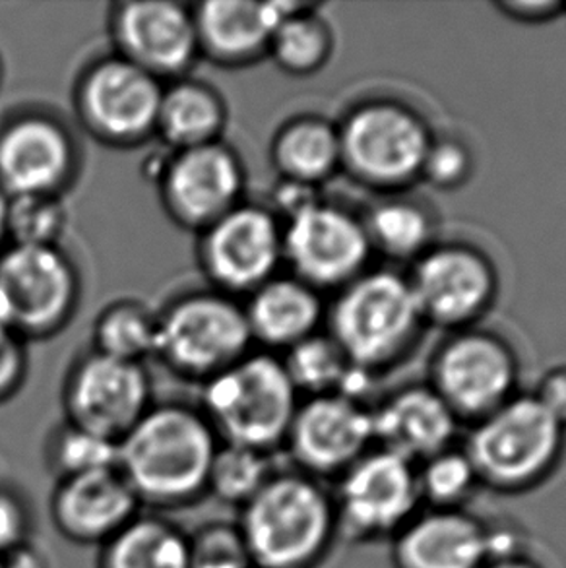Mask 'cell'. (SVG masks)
<instances>
[{"label":"cell","mask_w":566,"mask_h":568,"mask_svg":"<svg viewBox=\"0 0 566 568\" xmlns=\"http://www.w3.org/2000/svg\"><path fill=\"white\" fill-rule=\"evenodd\" d=\"M222 440L200 407L153 404L117 445V469L150 513H169L208 497Z\"/></svg>","instance_id":"1"},{"label":"cell","mask_w":566,"mask_h":568,"mask_svg":"<svg viewBox=\"0 0 566 568\" xmlns=\"http://www.w3.org/2000/svg\"><path fill=\"white\" fill-rule=\"evenodd\" d=\"M235 524L254 568H319L337 541L332 491L297 469H276Z\"/></svg>","instance_id":"2"},{"label":"cell","mask_w":566,"mask_h":568,"mask_svg":"<svg viewBox=\"0 0 566 568\" xmlns=\"http://www.w3.org/2000/svg\"><path fill=\"white\" fill-rule=\"evenodd\" d=\"M297 407L299 392L282 359L246 354L204 383L200 409L223 445L274 456L285 446Z\"/></svg>","instance_id":"3"},{"label":"cell","mask_w":566,"mask_h":568,"mask_svg":"<svg viewBox=\"0 0 566 568\" xmlns=\"http://www.w3.org/2000/svg\"><path fill=\"white\" fill-rule=\"evenodd\" d=\"M565 433L536 396H513L475 423L464 450L482 487L520 495L553 476L565 450Z\"/></svg>","instance_id":"4"},{"label":"cell","mask_w":566,"mask_h":568,"mask_svg":"<svg viewBox=\"0 0 566 568\" xmlns=\"http://www.w3.org/2000/svg\"><path fill=\"white\" fill-rule=\"evenodd\" d=\"M422 323L410 280L381 270L345 285L330 313V336L352 365L373 371L398 359Z\"/></svg>","instance_id":"5"},{"label":"cell","mask_w":566,"mask_h":568,"mask_svg":"<svg viewBox=\"0 0 566 568\" xmlns=\"http://www.w3.org/2000/svg\"><path fill=\"white\" fill-rule=\"evenodd\" d=\"M245 307L228 293H184L158 315L155 355L165 367L206 383L251 354Z\"/></svg>","instance_id":"6"},{"label":"cell","mask_w":566,"mask_h":568,"mask_svg":"<svg viewBox=\"0 0 566 568\" xmlns=\"http://www.w3.org/2000/svg\"><path fill=\"white\" fill-rule=\"evenodd\" d=\"M82 282L59 245H10L0 251V323L20 338H49L77 313Z\"/></svg>","instance_id":"7"},{"label":"cell","mask_w":566,"mask_h":568,"mask_svg":"<svg viewBox=\"0 0 566 568\" xmlns=\"http://www.w3.org/2000/svg\"><path fill=\"white\" fill-rule=\"evenodd\" d=\"M332 500L337 539L355 546L392 541L423 508L415 464L378 446L337 477Z\"/></svg>","instance_id":"8"},{"label":"cell","mask_w":566,"mask_h":568,"mask_svg":"<svg viewBox=\"0 0 566 568\" xmlns=\"http://www.w3.org/2000/svg\"><path fill=\"white\" fill-rule=\"evenodd\" d=\"M342 168L371 189H400L422 178L433 136L412 109L371 101L337 126Z\"/></svg>","instance_id":"9"},{"label":"cell","mask_w":566,"mask_h":568,"mask_svg":"<svg viewBox=\"0 0 566 568\" xmlns=\"http://www.w3.org/2000/svg\"><path fill=\"white\" fill-rule=\"evenodd\" d=\"M163 82L124 61L103 57L85 67L74 88V109L101 144L132 148L155 136Z\"/></svg>","instance_id":"10"},{"label":"cell","mask_w":566,"mask_h":568,"mask_svg":"<svg viewBox=\"0 0 566 568\" xmlns=\"http://www.w3.org/2000/svg\"><path fill=\"white\" fill-rule=\"evenodd\" d=\"M199 235L200 268L231 297L251 295L283 264V222L272 207L243 200Z\"/></svg>","instance_id":"11"},{"label":"cell","mask_w":566,"mask_h":568,"mask_svg":"<svg viewBox=\"0 0 566 568\" xmlns=\"http://www.w3.org/2000/svg\"><path fill=\"white\" fill-rule=\"evenodd\" d=\"M62 406L67 423L119 445L153 406L152 381L144 363L123 362L93 349L72 365Z\"/></svg>","instance_id":"12"},{"label":"cell","mask_w":566,"mask_h":568,"mask_svg":"<svg viewBox=\"0 0 566 568\" xmlns=\"http://www.w3.org/2000/svg\"><path fill=\"white\" fill-rule=\"evenodd\" d=\"M371 251L363 222L322 200L283 222V262L316 292L352 284Z\"/></svg>","instance_id":"13"},{"label":"cell","mask_w":566,"mask_h":568,"mask_svg":"<svg viewBox=\"0 0 566 568\" xmlns=\"http://www.w3.org/2000/svg\"><path fill=\"white\" fill-rule=\"evenodd\" d=\"M245 165L223 140L173 152L160 171V199L183 230H206L243 202Z\"/></svg>","instance_id":"14"},{"label":"cell","mask_w":566,"mask_h":568,"mask_svg":"<svg viewBox=\"0 0 566 568\" xmlns=\"http://www.w3.org/2000/svg\"><path fill=\"white\" fill-rule=\"evenodd\" d=\"M80 152L69 126L46 111L0 124V189L16 196H61L74 181Z\"/></svg>","instance_id":"15"},{"label":"cell","mask_w":566,"mask_h":568,"mask_svg":"<svg viewBox=\"0 0 566 568\" xmlns=\"http://www.w3.org/2000/svg\"><path fill=\"white\" fill-rule=\"evenodd\" d=\"M516 378V359L503 339L464 332L436 355L431 388L458 422L477 423L513 398Z\"/></svg>","instance_id":"16"},{"label":"cell","mask_w":566,"mask_h":568,"mask_svg":"<svg viewBox=\"0 0 566 568\" xmlns=\"http://www.w3.org/2000/svg\"><path fill=\"white\" fill-rule=\"evenodd\" d=\"M109 30L115 54L158 80H179L199 61L191 7L175 0H127L113 8Z\"/></svg>","instance_id":"17"},{"label":"cell","mask_w":566,"mask_h":568,"mask_svg":"<svg viewBox=\"0 0 566 568\" xmlns=\"http://www.w3.org/2000/svg\"><path fill=\"white\" fill-rule=\"evenodd\" d=\"M375 445L367 407L342 394L311 396L299 404L283 450L293 469L324 481L352 468Z\"/></svg>","instance_id":"18"},{"label":"cell","mask_w":566,"mask_h":568,"mask_svg":"<svg viewBox=\"0 0 566 568\" xmlns=\"http://www.w3.org/2000/svg\"><path fill=\"white\" fill-rule=\"evenodd\" d=\"M410 285L423 321L462 328L489 308L497 274L489 258L472 246H433L417 258Z\"/></svg>","instance_id":"19"},{"label":"cell","mask_w":566,"mask_h":568,"mask_svg":"<svg viewBox=\"0 0 566 568\" xmlns=\"http://www.w3.org/2000/svg\"><path fill=\"white\" fill-rule=\"evenodd\" d=\"M391 544L394 568H483L516 549L466 508H422Z\"/></svg>","instance_id":"20"},{"label":"cell","mask_w":566,"mask_h":568,"mask_svg":"<svg viewBox=\"0 0 566 568\" xmlns=\"http://www.w3.org/2000/svg\"><path fill=\"white\" fill-rule=\"evenodd\" d=\"M144 508L117 468L54 481L51 520L74 546L101 547Z\"/></svg>","instance_id":"21"},{"label":"cell","mask_w":566,"mask_h":568,"mask_svg":"<svg viewBox=\"0 0 566 568\" xmlns=\"http://www.w3.org/2000/svg\"><path fill=\"white\" fill-rule=\"evenodd\" d=\"M291 2L206 0L192 8L200 57L214 64L239 69L269 54L272 33Z\"/></svg>","instance_id":"22"},{"label":"cell","mask_w":566,"mask_h":568,"mask_svg":"<svg viewBox=\"0 0 566 568\" xmlns=\"http://www.w3.org/2000/svg\"><path fill=\"white\" fill-rule=\"evenodd\" d=\"M371 417L375 445L415 466L452 448L459 423L431 386L396 392Z\"/></svg>","instance_id":"23"},{"label":"cell","mask_w":566,"mask_h":568,"mask_svg":"<svg viewBox=\"0 0 566 568\" xmlns=\"http://www.w3.org/2000/svg\"><path fill=\"white\" fill-rule=\"evenodd\" d=\"M243 307L253 342L285 352L316 334L324 316L321 292L295 276L272 277Z\"/></svg>","instance_id":"24"},{"label":"cell","mask_w":566,"mask_h":568,"mask_svg":"<svg viewBox=\"0 0 566 568\" xmlns=\"http://www.w3.org/2000/svg\"><path fill=\"white\" fill-rule=\"evenodd\" d=\"M228 126V105L215 88L184 77L163 88L155 136L173 152L220 142Z\"/></svg>","instance_id":"25"},{"label":"cell","mask_w":566,"mask_h":568,"mask_svg":"<svg viewBox=\"0 0 566 568\" xmlns=\"http://www.w3.org/2000/svg\"><path fill=\"white\" fill-rule=\"evenodd\" d=\"M270 158L282 181L316 189L342 168L337 126L322 116H295L280 126Z\"/></svg>","instance_id":"26"},{"label":"cell","mask_w":566,"mask_h":568,"mask_svg":"<svg viewBox=\"0 0 566 568\" xmlns=\"http://www.w3.org/2000/svg\"><path fill=\"white\" fill-rule=\"evenodd\" d=\"M98 568H189V531L165 515L142 510L100 547Z\"/></svg>","instance_id":"27"},{"label":"cell","mask_w":566,"mask_h":568,"mask_svg":"<svg viewBox=\"0 0 566 568\" xmlns=\"http://www.w3.org/2000/svg\"><path fill=\"white\" fill-rule=\"evenodd\" d=\"M334 51L329 22L313 7L291 2L272 33L269 57L277 69L295 78L313 77L326 67Z\"/></svg>","instance_id":"28"},{"label":"cell","mask_w":566,"mask_h":568,"mask_svg":"<svg viewBox=\"0 0 566 568\" xmlns=\"http://www.w3.org/2000/svg\"><path fill=\"white\" fill-rule=\"evenodd\" d=\"M371 248L392 258H420L431 248L433 220L412 200H384L363 222Z\"/></svg>","instance_id":"29"},{"label":"cell","mask_w":566,"mask_h":568,"mask_svg":"<svg viewBox=\"0 0 566 568\" xmlns=\"http://www.w3.org/2000/svg\"><path fill=\"white\" fill-rule=\"evenodd\" d=\"M93 342L100 354L144 363L145 357L155 355L158 315L139 301H117L95 321Z\"/></svg>","instance_id":"30"},{"label":"cell","mask_w":566,"mask_h":568,"mask_svg":"<svg viewBox=\"0 0 566 568\" xmlns=\"http://www.w3.org/2000/svg\"><path fill=\"white\" fill-rule=\"evenodd\" d=\"M272 458L259 450L222 443L208 477V495L241 510L276 474Z\"/></svg>","instance_id":"31"},{"label":"cell","mask_w":566,"mask_h":568,"mask_svg":"<svg viewBox=\"0 0 566 568\" xmlns=\"http://www.w3.org/2000/svg\"><path fill=\"white\" fill-rule=\"evenodd\" d=\"M282 363L297 392H309L311 396L337 394L352 367L336 339L319 332L290 347Z\"/></svg>","instance_id":"32"},{"label":"cell","mask_w":566,"mask_h":568,"mask_svg":"<svg viewBox=\"0 0 566 568\" xmlns=\"http://www.w3.org/2000/svg\"><path fill=\"white\" fill-rule=\"evenodd\" d=\"M423 508H466L482 487L464 448H448L415 466Z\"/></svg>","instance_id":"33"},{"label":"cell","mask_w":566,"mask_h":568,"mask_svg":"<svg viewBox=\"0 0 566 568\" xmlns=\"http://www.w3.org/2000/svg\"><path fill=\"white\" fill-rule=\"evenodd\" d=\"M46 462L57 481L117 468V443L64 423L49 437Z\"/></svg>","instance_id":"34"},{"label":"cell","mask_w":566,"mask_h":568,"mask_svg":"<svg viewBox=\"0 0 566 568\" xmlns=\"http://www.w3.org/2000/svg\"><path fill=\"white\" fill-rule=\"evenodd\" d=\"M67 210L59 196H16L8 202L10 245H59Z\"/></svg>","instance_id":"35"},{"label":"cell","mask_w":566,"mask_h":568,"mask_svg":"<svg viewBox=\"0 0 566 568\" xmlns=\"http://www.w3.org/2000/svg\"><path fill=\"white\" fill-rule=\"evenodd\" d=\"M189 568H254L237 524L218 520L189 531Z\"/></svg>","instance_id":"36"},{"label":"cell","mask_w":566,"mask_h":568,"mask_svg":"<svg viewBox=\"0 0 566 568\" xmlns=\"http://www.w3.org/2000/svg\"><path fill=\"white\" fill-rule=\"evenodd\" d=\"M474 173V155L456 139H433L423 162L422 178L441 191L466 185Z\"/></svg>","instance_id":"37"},{"label":"cell","mask_w":566,"mask_h":568,"mask_svg":"<svg viewBox=\"0 0 566 568\" xmlns=\"http://www.w3.org/2000/svg\"><path fill=\"white\" fill-rule=\"evenodd\" d=\"M33 513L22 493L0 485V555L30 541Z\"/></svg>","instance_id":"38"},{"label":"cell","mask_w":566,"mask_h":568,"mask_svg":"<svg viewBox=\"0 0 566 568\" xmlns=\"http://www.w3.org/2000/svg\"><path fill=\"white\" fill-rule=\"evenodd\" d=\"M28 375L26 344L12 328L0 323V404L20 390Z\"/></svg>","instance_id":"39"},{"label":"cell","mask_w":566,"mask_h":568,"mask_svg":"<svg viewBox=\"0 0 566 568\" xmlns=\"http://www.w3.org/2000/svg\"><path fill=\"white\" fill-rule=\"evenodd\" d=\"M534 396L566 429V367L547 373Z\"/></svg>","instance_id":"40"},{"label":"cell","mask_w":566,"mask_h":568,"mask_svg":"<svg viewBox=\"0 0 566 568\" xmlns=\"http://www.w3.org/2000/svg\"><path fill=\"white\" fill-rule=\"evenodd\" d=\"M497 8L518 22L539 23L552 20L565 7L555 0H506L498 2Z\"/></svg>","instance_id":"41"},{"label":"cell","mask_w":566,"mask_h":568,"mask_svg":"<svg viewBox=\"0 0 566 568\" xmlns=\"http://www.w3.org/2000/svg\"><path fill=\"white\" fill-rule=\"evenodd\" d=\"M0 565L2 568H51L46 551L33 539L0 555Z\"/></svg>","instance_id":"42"},{"label":"cell","mask_w":566,"mask_h":568,"mask_svg":"<svg viewBox=\"0 0 566 568\" xmlns=\"http://www.w3.org/2000/svg\"><path fill=\"white\" fill-rule=\"evenodd\" d=\"M483 568H542L522 554L503 555L491 559Z\"/></svg>","instance_id":"43"},{"label":"cell","mask_w":566,"mask_h":568,"mask_svg":"<svg viewBox=\"0 0 566 568\" xmlns=\"http://www.w3.org/2000/svg\"><path fill=\"white\" fill-rule=\"evenodd\" d=\"M8 202L10 199H8L7 192L0 189V251L4 248L8 241Z\"/></svg>","instance_id":"44"},{"label":"cell","mask_w":566,"mask_h":568,"mask_svg":"<svg viewBox=\"0 0 566 568\" xmlns=\"http://www.w3.org/2000/svg\"><path fill=\"white\" fill-rule=\"evenodd\" d=\"M2 78H4V62H2V57H0V84H2Z\"/></svg>","instance_id":"45"},{"label":"cell","mask_w":566,"mask_h":568,"mask_svg":"<svg viewBox=\"0 0 566 568\" xmlns=\"http://www.w3.org/2000/svg\"><path fill=\"white\" fill-rule=\"evenodd\" d=\"M0 568H2V565H0Z\"/></svg>","instance_id":"46"}]
</instances>
